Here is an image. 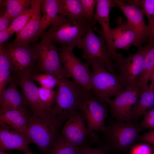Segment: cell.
Segmentation results:
<instances>
[{
    "mask_svg": "<svg viewBox=\"0 0 154 154\" xmlns=\"http://www.w3.org/2000/svg\"><path fill=\"white\" fill-rule=\"evenodd\" d=\"M121 18L117 20V26L111 29L110 36L113 51L117 52L118 49L128 50L132 45L138 47L143 42L138 35L132 29L127 21Z\"/></svg>",
    "mask_w": 154,
    "mask_h": 154,
    "instance_id": "16",
    "label": "cell"
},
{
    "mask_svg": "<svg viewBox=\"0 0 154 154\" xmlns=\"http://www.w3.org/2000/svg\"><path fill=\"white\" fill-rule=\"evenodd\" d=\"M91 25L77 47L82 50V57L89 65H101L114 73L113 60L105 39L103 36L99 37L95 34Z\"/></svg>",
    "mask_w": 154,
    "mask_h": 154,
    "instance_id": "5",
    "label": "cell"
},
{
    "mask_svg": "<svg viewBox=\"0 0 154 154\" xmlns=\"http://www.w3.org/2000/svg\"><path fill=\"white\" fill-rule=\"evenodd\" d=\"M0 154H12L10 153L6 152L5 151H0Z\"/></svg>",
    "mask_w": 154,
    "mask_h": 154,
    "instance_id": "41",
    "label": "cell"
},
{
    "mask_svg": "<svg viewBox=\"0 0 154 154\" xmlns=\"http://www.w3.org/2000/svg\"><path fill=\"white\" fill-rule=\"evenodd\" d=\"M86 121L83 114L78 110L66 121L61 134L66 143L78 147L97 142L98 137L94 132L88 133Z\"/></svg>",
    "mask_w": 154,
    "mask_h": 154,
    "instance_id": "12",
    "label": "cell"
},
{
    "mask_svg": "<svg viewBox=\"0 0 154 154\" xmlns=\"http://www.w3.org/2000/svg\"><path fill=\"white\" fill-rule=\"evenodd\" d=\"M33 0H7L5 5L6 10L4 13L13 21L27 9L31 7Z\"/></svg>",
    "mask_w": 154,
    "mask_h": 154,
    "instance_id": "27",
    "label": "cell"
},
{
    "mask_svg": "<svg viewBox=\"0 0 154 154\" xmlns=\"http://www.w3.org/2000/svg\"><path fill=\"white\" fill-rule=\"evenodd\" d=\"M152 41L143 46L138 47L137 51L124 58L123 56L114 60L113 65L118 76L125 88L137 85L141 73L144 59Z\"/></svg>",
    "mask_w": 154,
    "mask_h": 154,
    "instance_id": "7",
    "label": "cell"
},
{
    "mask_svg": "<svg viewBox=\"0 0 154 154\" xmlns=\"http://www.w3.org/2000/svg\"><path fill=\"white\" fill-rule=\"evenodd\" d=\"M41 40L32 46L38 69L57 78L65 76L59 54V48L42 33Z\"/></svg>",
    "mask_w": 154,
    "mask_h": 154,
    "instance_id": "6",
    "label": "cell"
},
{
    "mask_svg": "<svg viewBox=\"0 0 154 154\" xmlns=\"http://www.w3.org/2000/svg\"><path fill=\"white\" fill-rule=\"evenodd\" d=\"M108 150L102 144L100 143L96 147H91L89 145L82 146L81 154H107Z\"/></svg>",
    "mask_w": 154,
    "mask_h": 154,
    "instance_id": "35",
    "label": "cell"
},
{
    "mask_svg": "<svg viewBox=\"0 0 154 154\" xmlns=\"http://www.w3.org/2000/svg\"><path fill=\"white\" fill-rule=\"evenodd\" d=\"M52 112L64 122L78 110V106L90 92L65 76L58 78Z\"/></svg>",
    "mask_w": 154,
    "mask_h": 154,
    "instance_id": "1",
    "label": "cell"
},
{
    "mask_svg": "<svg viewBox=\"0 0 154 154\" xmlns=\"http://www.w3.org/2000/svg\"><path fill=\"white\" fill-rule=\"evenodd\" d=\"M153 107L154 88H151L149 85L147 88L141 92L132 121L137 122L145 112Z\"/></svg>",
    "mask_w": 154,
    "mask_h": 154,
    "instance_id": "25",
    "label": "cell"
},
{
    "mask_svg": "<svg viewBox=\"0 0 154 154\" xmlns=\"http://www.w3.org/2000/svg\"><path fill=\"white\" fill-rule=\"evenodd\" d=\"M108 124L102 132L104 134L100 143L108 150L123 151L133 146L139 139L142 130L139 123L126 122L107 118Z\"/></svg>",
    "mask_w": 154,
    "mask_h": 154,
    "instance_id": "4",
    "label": "cell"
},
{
    "mask_svg": "<svg viewBox=\"0 0 154 154\" xmlns=\"http://www.w3.org/2000/svg\"><path fill=\"white\" fill-rule=\"evenodd\" d=\"M143 116V119L139 123L142 130L154 128V107L145 112Z\"/></svg>",
    "mask_w": 154,
    "mask_h": 154,
    "instance_id": "34",
    "label": "cell"
},
{
    "mask_svg": "<svg viewBox=\"0 0 154 154\" xmlns=\"http://www.w3.org/2000/svg\"><path fill=\"white\" fill-rule=\"evenodd\" d=\"M31 77L33 81L37 82L42 88L50 89H54L56 86L58 78L51 74L44 73L33 74Z\"/></svg>",
    "mask_w": 154,
    "mask_h": 154,
    "instance_id": "31",
    "label": "cell"
},
{
    "mask_svg": "<svg viewBox=\"0 0 154 154\" xmlns=\"http://www.w3.org/2000/svg\"><path fill=\"white\" fill-rule=\"evenodd\" d=\"M32 70H29L22 74L13 76L16 78L21 89L22 95L31 115L35 117L43 116L51 112L41 101L38 87L31 77Z\"/></svg>",
    "mask_w": 154,
    "mask_h": 154,
    "instance_id": "13",
    "label": "cell"
},
{
    "mask_svg": "<svg viewBox=\"0 0 154 154\" xmlns=\"http://www.w3.org/2000/svg\"><path fill=\"white\" fill-rule=\"evenodd\" d=\"M58 2L59 15L74 19L84 18L80 0H58Z\"/></svg>",
    "mask_w": 154,
    "mask_h": 154,
    "instance_id": "26",
    "label": "cell"
},
{
    "mask_svg": "<svg viewBox=\"0 0 154 154\" xmlns=\"http://www.w3.org/2000/svg\"><path fill=\"white\" fill-rule=\"evenodd\" d=\"M64 122L51 112L43 116L31 115L25 134L31 143L46 152L59 135V130Z\"/></svg>",
    "mask_w": 154,
    "mask_h": 154,
    "instance_id": "3",
    "label": "cell"
},
{
    "mask_svg": "<svg viewBox=\"0 0 154 154\" xmlns=\"http://www.w3.org/2000/svg\"><path fill=\"white\" fill-rule=\"evenodd\" d=\"M31 114L27 107L0 113V127L25 134Z\"/></svg>",
    "mask_w": 154,
    "mask_h": 154,
    "instance_id": "18",
    "label": "cell"
},
{
    "mask_svg": "<svg viewBox=\"0 0 154 154\" xmlns=\"http://www.w3.org/2000/svg\"><path fill=\"white\" fill-rule=\"evenodd\" d=\"M24 154H34L31 151L24 152Z\"/></svg>",
    "mask_w": 154,
    "mask_h": 154,
    "instance_id": "43",
    "label": "cell"
},
{
    "mask_svg": "<svg viewBox=\"0 0 154 154\" xmlns=\"http://www.w3.org/2000/svg\"><path fill=\"white\" fill-rule=\"evenodd\" d=\"M151 148V154H154V145H153Z\"/></svg>",
    "mask_w": 154,
    "mask_h": 154,
    "instance_id": "42",
    "label": "cell"
},
{
    "mask_svg": "<svg viewBox=\"0 0 154 154\" xmlns=\"http://www.w3.org/2000/svg\"><path fill=\"white\" fill-rule=\"evenodd\" d=\"M31 142L24 133L11 129L0 127V151L17 150L24 152L31 151Z\"/></svg>",
    "mask_w": 154,
    "mask_h": 154,
    "instance_id": "19",
    "label": "cell"
},
{
    "mask_svg": "<svg viewBox=\"0 0 154 154\" xmlns=\"http://www.w3.org/2000/svg\"><path fill=\"white\" fill-rule=\"evenodd\" d=\"M83 146L76 147L67 144L60 134L50 147V154H81Z\"/></svg>",
    "mask_w": 154,
    "mask_h": 154,
    "instance_id": "28",
    "label": "cell"
},
{
    "mask_svg": "<svg viewBox=\"0 0 154 154\" xmlns=\"http://www.w3.org/2000/svg\"><path fill=\"white\" fill-rule=\"evenodd\" d=\"M127 1L141 7L144 13L147 16L149 21L148 26L150 32V38L149 40H154V0Z\"/></svg>",
    "mask_w": 154,
    "mask_h": 154,
    "instance_id": "29",
    "label": "cell"
},
{
    "mask_svg": "<svg viewBox=\"0 0 154 154\" xmlns=\"http://www.w3.org/2000/svg\"><path fill=\"white\" fill-rule=\"evenodd\" d=\"M92 92L105 102L125 90L117 75L100 64L92 65Z\"/></svg>",
    "mask_w": 154,
    "mask_h": 154,
    "instance_id": "8",
    "label": "cell"
},
{
    "mask_svg": "<svg viewBox=\"0 0 154 154\" xmlns=\"http://www.w3.org/2000/svg\"><path fill=\"white\" fill-rule=\"evenodd\" d=\"M74 49L66 46L59 48V54L65 75L82 86L86 90L91 91V72L89 65L83 63L73 52Z\"/></svg>",
    "mask_w": 154,
    "mask_h": 154,
    "instance_id": "10",
    "label": "cell"
},
{
    "mask_svg": "<svg viewBox=\"0 0 154 154\" xmlns=\"http://www.w3.org/2000/svg\"><path fill=\"white\" fill-rule=\"evenodd\" d=\"M13 66L11 61L5 48L0 45V94L6 88L8 84L12 80L13 76Z\"/></svg>",
    "mask_w": 154,
    "mask_h": 154,
    "instance_id": "23",
    "label": "cell"
},
{
    "mask_svg": "<svg viewBox=\"0 0 154 154\" xmlns=\"http://www.w3.org/2000/svg\"><path fill=\"white\" fill-rule=\"evenodd\" d=\"M40 10L42 14L39 28L40 36L59 15L58 0H41Z\"/></svg>",
    "mask_w": 154,
    "mask_h": 154,
    "instance_id": "22",
    "label": "cell"
},
{
    "mask_svg": "<svg viewBox=\"0 0 154 154\" xmlns=\"http://www.w3.org/2000/svg\"><path fill=\"white\" fill-rule=\"evenodd\" d=\"M18 84L13 76L8 86L0 94V113L27 106L22 94L18 90Z\"/></svg>",
    "mask_w": 154,
    "mask_h": 154,
    "instance_id": "21",
    "label": "cell"
},
{
    "mask_svg": "<svg viewBox=\"0 0 154 154\" xmlns=\"http://www.w3.org/2000/svg\"><path fill=\"white\" fill-rule=\"evenodd\" d=\"M114 6L118 7L124 13L127 22L144 42L150 38V32L148 25L145 23L144 13L138 6L127 1L113 0Z\"/></svg>",
    "mask_w": 154,
    "mask_h": 154,
    "instance_id": "15",
    "label": "cell"
},
{
    "mask_svg": "<svg viewBox=\"0 0 154 154\" xmlns=\"http://www.w3.org/2000/svg\"><path fill=\"white\" fill-rule=\"evenodd\" d=\"M40 98L44 104L51 110L54 105L55 99V92L54 89L38 87Z\"/></svg>",
    "mask_w": 154,
    "mask_h": 154,
    "instance_id": "32",
    "label": "cell"
},
{
    "mask_svg": "<svg viewBox=\"0 0 154 154\" xmlns=\"http://www.w3.org/2000/svg\"><path fill=\"white\" fill-rule=\"evenodd\" d=\"M141 92L137 86H130L114 97L106 100L112 118L126 122H132Z\"/></svg>",
    "mask_w": 154,
    "mask_h": 154,
    "instance_id": "9",
    "label": "cell"
},
{
    "mask_svg": "<svg viewBox=\"0 0 154 154\" xmlns=\"http://www.w3.org/2000/svg\"><path fill=\"white\" fill-rule=\"evenodd\" d=\"M14 32L8 28L6 29L0 31V45L8 39Z\"/></svg>",
    "mask_w": 154,
    "mask_h": 154,
    "instance_id": "39",
    "label": "cell"
},
{
    "mask_svg": "<svg viewBox=\"0 0 154 154\" xmlns=\"http://www.w3.org/2000/svg\"><path fill=\"white\" fill-rule=\"evenodd\" d=\"M96 4V11L94 14L93 21H98L102 27V35L106 40L111 58L114 59L119 56V54L113 51L110 36L111 28L110 26L109 14L110 8L114 6L113 1L97 0Z\"/></svg>",
    "mask_w": 154,
    "mask_h": 154,
    "instance_id": "17",
    "label": "cell"
},
{
    "mask_svg": "<svg viewBox=\"0 0 154 154\" xmlns=\"http://www.w3.org/2000/svg\"><path fill=\"white\" fill-rule=\"evenodd\" d=\"M83 17L91 24L93 22L94 10L97 0H80Z\"/></svg>",
    "mask_w": 154,
    "mask_h": 154,
    "instance_id": "33",
    "label": "cell"
},
{
    "mask_svg": "<svg viewBox=\"0 0 154 154\" xmlns=\"http://www.w3.org/2000/svg\"><path fill=\"white\" fill-rule=\"evenodd\" d=\"M41 0H35L34 11L24 28L17 35L12 43L15 44H29L40 36V24L42 19L40 13Z\"/></svg>",
    "mask_w": 154,
    "mask_h": 154,
    "instance_id": "20",
    "label": "cell"
},
{
    "mask_svg": "<svg viewBox=\"0 0 154 154\" xmlns=\"http://www.w3.org/2000/svg\"><path fill=\"white\" fill-rule=\"evenodd\" d=\"M131 154H151V148L146 144H139L132 149Z\"/></svg>",
    "mask_w": 154,
    "mask_h": 154,
    "instance_id": "36",
    "label": "cell"
},
{
    "mask_svg": "<svg viewBox=\"0 0 154 154\" xmlns=\"http://www.w3.org/2000/svg\"><path fill=\"white\" fill-rule=\"evenodd\" d=\"M139 139L154 145V130H151L139 135Z\"/></svg>",
    "mask_w": 154,
    "mask_h": 154,
    "instance_id": "37",
    "label": "cell"
},
{
    "mask_svg": "<svg viewBox=\"0 0 154 154\" xmlns=\"http://www.w3.org/2000/svg\"><path fill=\"white\" fill-rule=\"evenodd\" d=\"M150 80L151 81V83L149 85V86L151 88H154V69L151 75Z\"/></svg>",
    "mask_w": 154,
    "mask_h": 154,
    "instance_id": "40",
    "label": "cell"
},
{
    "mask_svg": "<svg viewBox=\"0 0 154 154\" xmlns=\"http://www.w3.org/2000/svg\"><path fill=\"white\" fill-rule=\"evenodd\" d=\"M91 25L84 18L74 19L59 15L48 31L42 33L53 43L74 49L77 46Z\"/></svg>",
    "mask_w": 154,
    "mask_h": 154,
    "instance_id": "2",
    "label": "cell"
},
{
    "mask_svg": "<svg viewBox=\"0 0 154 154\" xmlns=\"http://www.w3.org/2000/svg\"><path fill=\"white\" fill-rule=\"evenodd\" d=\"M108 105L90 92L80 104L78 110L84 116L86 122L88 133L100 131L102 132L105 128V121L108 117Z\"/></svg>",
    "mask_w": 154,
    "mask_h": 154,
    "instance_id": "11",
    "label": "cell"
},
{
    "mask_svg": "<svg viewBox=\"0 0 154 154\" xmlns=\"http://www.w3.org/2000/svg\"><path fill=\"white\" fill-rule=\"evenodd\" d=\"M12 22L10 19L4 13L1 15L0 17V31L8 28L9 24Z\"/></svg>",
    "mask_w": 154,
    "mask_h": 154,
    "instance_id": "38",
    "label": "cell"
},
{
    "mask_svg": "<svg viewBox=\"0 0 154 154\" xmlns=\"http://www.w3.org/2000/svg\"><path fill=\"white\" fill-rule=\"evenodd\" d=\"M154 69V41H153L145 55L142 71L137 84L140 88L141 91L145 90L148 87V83Z\"/></svg>",
    "mask_w": 154,
    "mask_h": 154,
    "instance_id": "24",
    "label": "cell"
},
{
    "mask_svg": "<svg viewBox=\"0 0 154 154\" xmlns=\"http://www.w3.org/2000/svg\"><path fill=\"white\" fill-rule=\"evenodd\" d=\"M5 48L11 61L14 76L32 70L36 58L32 46L29 44L10 42Z\"/></svg>",
    "mask_w": 154,
    "mask_h": 154,
    "instance_id": "14",
    "label": "cell"
},
{
    "mask_svg": "<svg viewBox=\"0 0 154 154\" xmlns=\"http://www.w3.org/2000/svg\"><path fill=\"white\" fill-rule=\"evenodd\" d=\"M35 8V0H33L31 7L15 18L8 28L17 35L25 26L33 13Z\"/></svg>",
    "mask_w": 154,
    "mask_h": 154,
    "instance_id": "30",
    "label": "cell"
}]
</instances>
